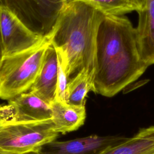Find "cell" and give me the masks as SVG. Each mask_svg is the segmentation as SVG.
<instances>
[{
	"label": "cell",
	"instance_id": "1",
	"mask_svg": "<svg viewBox=\"0 0 154 154\" xmlns=\"http://www.w3.org/2000/svg\"><path fill=\"white\" fill-rule=\"evenodd\" d=\"M148 67L140 55L135 28L129 19L105 15L97 36L93 91L112 97L137 80Z\"/></svg>",
	"mask_w": 154,
	"mask_h": 154
},
{
	"label": "cell",
	"instance_id": "2",
	"mask_svg": "<svg viewBox=\"0 0 154 154\" xmlns=\"http://www.w3.org/2000/svg\"><path fill=\"white\" fill-rule=\"evenodd\" d=\"M105 16L82 1L64 0L51 29V44L66 51L70 78L83 69L95 75L97 36Z\"/></svg>",
	"mask_w": 154,
	"mask_h": 154
},
{
	"label": "cell",
	"instance_id": "3",
	"mask_svg": "<svg viewBox=\"0 0 154 154\" xmlns=\"http://www.w3.org/2000/svg\"><path fill=\"white\" fill-rule=\"evenodd\" d=\"M51 30L34 46L4 56L0 61V99L9 100L29 91L51 45Z\"/></svg>",
	"mask_w": 154,
	"mask_h": 154
},
{
	"label": "cell",
	"instance_id": "4",
	"mask_svg": "<svg viewBox=\"0 0 154 154\" xmlns=\"http://www.w3.org/2000/svg\"><path fill=\"white\" fill-rule=\"evenodd\" d=\"M59 135L52 120L16 122L0 125V151L24 154L37 150Z\"/></svg>",
	"mask_w": 154,
	"mask_h": 154
},
{
	"label": "cell",
	"instance_id": "5",
	"mask_svg": "<svg viewBox=\"0 0 154 154\" xmlns=\"http://www.w3.org/2000/svg\"><path fill=\"white\" fill-rule=\"evenodd\" d=\"M64 0H0L25 25L42 35L54 26Z\"/></svg>",
	"mask_w": 154,
	"mask_h": 154
},
{
	"label": "cell",
	"instance_id": "6",
	"mask_svg": "<svg viewBox=\"0 0 154 154\" xmlns=\"http://www.w3.org/2000/svg\"><path fill=\"white\" fill-rule=\"evenodd\" d=\"M0 33L3 57L34 46L45 35L32 30L13 11L4 5H0Z\"/></svg>",
	"mask_w": 154,
	"mask_h": 154
},
{
	"label": "cell",
	"instance_id": "7",
	"mask_svg": "<svg viewBox=\"0 0 154 154\" xmlns=\"http://www.w3.org/2000/svg\"><path fill=\"white\" fill-rule=\"evenodd\" d=\"M128 138L122 135H92L67 141L54 140L38 149L40 154H100Z\"/></svg>",
	"mask_w": 154,
	"mask_h": 154
},
{
	"label": "cell",
	"instance_id": "8",
	"mask_svg": "<svg viewBox=\"0 0 154 154\" xmlns=\"http://www.w3.org/2000/svg\"><path fill=\"white\" fill-rule=\"evenodd\" d=\"M137 13V47L141 59L149 66L154 64V0H145L143 8Z\"/></svg>",
	"mask_w": 154,
	"mask_h": 154
},
{
	"label": "cell",
	"instance_id": "9",
	"mask_svg": "<svg viewBox=\"0 0 154 154\" xmlns=\"http://www.w3.org/2000/svg\"><path fill=\"white\" fill-rule=\"evenodd\" d=\"M8 103L14 109L12 119L14 121L34 122L52 119L50 105L31 91L9 100Z\"/></svg>",
	"mask_w": 154,
	"mask_h": 154
},
{
	"label": "cell",
	"instance_id": "10",
	"mask_svg": "<svg viewBox=\"0 0 154 154\" xmlns=\"http://www.w3.org/2000/svg\"><path fill=\"white\" fill-rule=\"evenodd\" d=\"M58 78L57 55L51 45L47 50L41 70L29 90L49 105L55 99Z\"/></svg>",
	"mask_w": 154,
	"mask_h": 154
},
{
	"label": "cell",
	"instance_id": "11",
	"mask_svg": "<svg viewBox=\"0 0 154 154\" xmlns=\"http://www.w3.org/2000/svg\"><path fill=\"white\" fill-rule=\"evenodd\" d=\"M52 120L59 134L77 130L84 123L85 106H75L54 100L51 104Z\"/></svg>",
	"mask_w": 154,
	"mask_h": 154
},
{
	"label": "cell",
	"instance_id": "12",
	"mask_svg": "<svg viewBox=\"0 0 154 154\" xmlns=\"http://www.w3.org/2000/svg\"><path fill=\"white\" fill-rule=\"evenodd\" d=\"M100 154H154V126L140 129L132 137Z\"/></svg>",
	"mask_w": 154,
	"mask_h": 154
},
{
	"label": "cell",
	"instance_id": "13",
	"mask_svg": "<svg viewBox=\"0 0 154 154\" xmlns=\"http://www.w3.org/2000/svg\"><path fill=\"white\" fill-rule=\"evenodd\" d=\"M94 73L83 69L70 78L67 86L66 102L75 106H85L88 93L93 91Z\"/></svg>",
	"mask_w": 154,
	"mask_h": 154
},
{
	"label": "cell",
	"instance_id": "14",
	"mask_svg": "<svg viewBox=\"0 0 154 154\" xmlns=\"http://www.w3.org/2000/svg\"><path fill=\"white\" fill-rule=\"evenodd\" d=\"M85 2L102 12L105 15L124 16L140 11L145 0H74Z\"/></svg>",
	"mask_w": 154,
	"mask_h": 154
},
{
	"label": "cell",
	"instance_id": "15",
	"mask_svg": "<svg viewBox=\"0 0 154 154\" xmlns=\"http://www.w3.org/2000/svg\"><path fill=\"white\" fill-rule=\"evenodd\" d=\"M54 47L56 51L58 62L57 86L55 100L66 102V89L70 78L69 60L67 54L63 48Z\"/></svg>",
	"mask_w": 154,
	"mask_h": 154
},
{
	"label": "cell",
	"instance_id": "16",
	"mask_svg": "<svg viewBox=\"0 0 154 154\" xmlns=\"http://www.w3.org/2000/svg\"><path fill=\"white\" fill-rule=\"evenodd\" d=\"M14 109L10 104L0 105V125L13 119Z\"/></svg>",
	"mask_w": 154,
	"mask_h": 154
},
{
	"label": "cell",
	"instance_id": "17",
	"mask_svg": "<svg viewBox=\"0 0 154 154\" xmlns=\"http://www.w3.org/2000/svg\"><path fill=\"white\" fill-rule=\"evenodd\" d=\"M2 57H3V47H2L1 33H0V61H1Z\"/></svg>",
	"mask_w": 154,
	"mask_h": 154
},
{
	"label": "cell",
	"instance_id": "18",
	"mask_svg": "<svg viewBox=\"0 0 154 154\" xmlns=\"http://www.w3.org/2000/svg\"><path fill=\"white\" fill-rule=\"evenodd\" d=\"M24 154H40L39 152H38V150H34V151H31V152H27V153H25Z\"/></svg>",
	"mask_w": 154,
	"mask_h": 154
},
{
	"label": "cell",
	"instance_id": "19",
	"mask_svg": "<svg viewBox=\"0 0 154 154\" xmlns=\"http://www.w3.org/2000/svg\"></svg>",
	"mask_w": 154,
	"mask_h": 154
}]
</instances>
